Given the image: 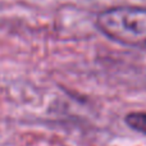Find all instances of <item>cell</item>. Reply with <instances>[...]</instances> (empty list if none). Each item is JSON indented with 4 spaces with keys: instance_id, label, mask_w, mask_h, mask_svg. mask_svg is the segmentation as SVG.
<instances>
[{
    "instance_id": "obj_1",
    "label": "cell",
    "mask_w": 146,
    "mask_h": 146,
    "mask_svg": "<svg viewBox=\"0 0 146 146\" xmlns=\"http://www.w3.org/2000/svg\"><path fill=\"white\" fill-rule=\"evenodd\" d=\"M96 27L114 42L146 49V8L117 7L103 10L96 17Z\"/></svg>"
},
{
    "instance_id": "obj_2",
    "label": "cell",
    "mask_w": 146,
    "mask_h": 146,
    "mask_svg": "<svg viewBox=\"0 0 146 146\" xmlns=\"http://www.w3.org/2000/svg\"><path fill=\"white\" fill-rule=\"evenodd\" d=\"M124 123L133 131L146 135V111H132L124 117Z\"/></svg>"
}]
</instances>
